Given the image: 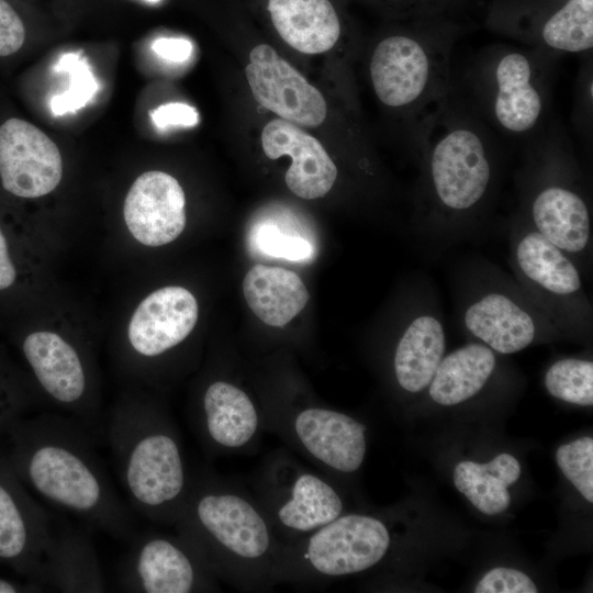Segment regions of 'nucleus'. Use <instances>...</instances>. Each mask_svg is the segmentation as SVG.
I'll return each instance as SVG.
<instances>
[{
  "label": "nucleus",
  "instance_id": "obj_1",
  "mask_svg": "<svg viewBox=\"0 0 593 593\" xmlns=\"http://www.w3.org/2000/svg\"><path fill=\"white\" fill-rule=\"evenodd\" d=\"M174 525L217 580L244 590L273 583L279 540L247 493L208 474L194 478Z\"/></svg>",
  "mask_w": 593,
  "mask_h": 593
},
{
  "label": "nucleus",
  "instance_id": "obj_2",
  "mask_svg": "<svg viewBox=\"0 0 593 593\" xmlns=\"http://www.w3.org/2000/svg\"><path fill=\"white\" fill-rule=\"evenodd\" d=\"M91 428L47 415L25 437L23 467L33 489L54 507L116 538L132 534L131 516L96 451Z\"/></svg>",
  "mask_w": 593,
  "mask_h": 593
},
{
  "label": "nucleus",
  "instance_id": "obj_3",
  "mask_svg": "<svg viewBox=\"0 0 593 593\" xmlns=\"http://www.w3.org/2000/svg\"><path fill=\"white\" fill-rule=\"evenodd\" d=\"M105 433L132 506L149 519L174 524L192 478L172 419L152 405L124 403L107 419Z\"/></svg>",
  "mask_w": 593,
  "mask_h": 593
},
{
  "label": "nucleus",
  "instance_id": "obj_4",
  "mask_svg": "<svg viewBox=\"0 0 593 593\" xmlns=\"http://www.w3.org/2000/svg\"><path fill=\"white\" fill-rule=\"evenodd\" d=\"M390 542V533L379 518L342 514L302 538L279 540L273 583L314 582L368 570L382 560Z\"/></svg>",
  "mask_w": 593,
  "mask_h": 593
},
{
  "label": "nucleus",
  "instance_id": "obj_5",
  "mask_svg": "<svg viewBox=\"0 0 593 593\" xmlns=\"http://www.w3.org/2000/svg\"><path fill=\"white\" fill-rule=\"evenodd\" d=\"M257 494L280 541L302 538L344 511L340 495L323 475L287 457H276L266 467Z\"/></svg>",
  "mask_w": 593,
  "mask_h": 593
},
{
  "label": "nucleus",
  "instance_id": "obj_6",
  "mask_svg": "<svg viewBox=\"0 0 593 593\" xmlns=\"http://www.w3.org/2000/svg\"><path fill=\"white\" fill-rule=\"evenodd\" d=\"M217 578L180 535L149 534L131 547L119 575L124 592L193 593L215 591Z\"/></svg>",
  "mask_w": 593,
  "mask_h": 593
},
{
  "label": "nucleus",
  "instance_id": "obj_7",
  "mask_svg": "<svg viewBox=\"0 0 593 593\" xmlns=\"http://www.w3.org/2000/svg\"><path fill=\"white\" fill-rule=\"evenodd\" d=\"M429 172L443 206L451 211L471 209L485 194L492 175L483 137L463 124L445 127L432 146Z\"/></svg>",
  "mask_w": 593,
  "mask_h": 593
},
{
  "label": "nucleus",
  "instance_id": "obj_8",
  "mask_svg": "<svg viewBox=\"0 0 593 593\" xmlns=\"http://www.w3.org/2000/svg\"><path fill=\"white\" fill-rule=\"evenodd\" d=\"M280 429L314 463L334 472L351 473L360 468L367 450L366 427L351 416L324 406H304Z\"/></svg>",
  "mask_w": 593,
  "mask_h": 593
},
{
  "label": "nucleus",
  "instance_id": "obj_9",
  "mask_svg": "<svg viewBox=\"0 0 593 593\" xmlns=\"http://www.w3.org/2000/svg\"><path fill=\"white\" fill-rule=\"evenodd\" d=\"M63 160L57 145L38 127L16 118L0 126V178L20 198H40L60 182Z\"/></svg>",
  "mask_w": 593,
  "mask_h": 593
},
{
  "label": "nucleus",
  "instance_id": "obj_10",
  "mask_svg": "<svg viewBox=\"0 0 593 593\" xmlns=\"http://www.w3.org/2000/svg\"><path fill=\"white\" fill-rule=\"evenodd\" d=\"M245 75L256 101L283 120L317 126L326 118L321 92L267 44L249 54Z\"/></svg>",
  "mask_w": 593,
  "mask_h": 593
},
{
  "label": "nucleus",
  "instance_id": "obj_11",
  "mask_svg": "<svg viewBox=\"0 0 593 593\" xmlns=\"http://www.w3.org/2000/svg\"><path fill=\"white\" fill-rule=\"evenodd\" d=\"M436 70L430 47L406 35L382 40L370 60L373 90L390 108H405L423 101L434 86Z\"/></svg>",
  "mask_w": 593,
  "mask_h": 593
},
{
  "label": "nucleus",
  "instance_id": "obj_12",
  "mask_svg": "<svg viewBox=\"0 0 593 593\" xmlns=\"http://www.w3.org/2000/svg\"><path fill=\"white\" fill-rule=\"evenodd\" d=\"M22 350L45 393L92 429L97 422L87 401L88 378L77 349L58 334L41 331L25 337Z\"/></svg>",
  "mask_w": 593,
  "mask_h": 593
},
{
  "label": "nucleus",
  "instance_id": "obj_13",
  "mask_svg": "<svg viewBox=\"0 0 593 593\" xmlns=\"http://www.w3.org/2000/svg\"><path fill=\"white\" fill-rule=\"evenodd\" d=\"M186 197L178 180L163 171H147L133 182L124 201V221L135 239L157 247L184 230Z\"/></svg>",
  "mask_w": 593,
  "mask_h": 593
},
{
  "label": "nucleus",
  "instance_id": "obj_14",
  "mask_svg": "<svg viewBox=\"0 0 593 593\" xmlns=\"http://www.w3.org/2000/svg\"><path fill=\"white\" fill-rule=\"evenodd\" d=\"M198 302L182 287H165L147 295L135 310L127 329L132 349L155 358L182 343L198 321Z\"/></svg>",
  "mask_w": 593,
  "mask_h": 593
},
{
  "label": "nucleus",
  "instance_id": "obj_15",
  "mask_svg": "<svg viewBox=\"0 0 593 593\" xmlns=\"http://www.w3.org/2000/svg\"><path fill=\"white\" fill-rule=\"evenodd\" d=\"M261 146L270 159L292 158L286 183L295 195L309 200L321 198L334 186L336 165L322 144L296 124L283 119L270 121L262 130Z\"/></svg>",
  "mask_w": 593,
  "mask_h": 593
},
{
  "label": "nucleus",
  "instance_id": "obj_16",
  "mask_svg": "<svg viewBox=\"0 0 593 593\" xmlns=\"http://www.w3.org/2000/svg\"><path fill=\"white\" fill-rule=\"evenodd\" d=\"M193 423L208 448L226 451L250 446L261 430L262 419L243 389L216 380L206 387Z\"/></svg>",
  "mask_w": 593,
  "mask_h": 593
},
{
  "label": "nucleus",
  "instance_id": "obj_17",
  "mask_svg": "<svg viewBox=\"0 0 593 593\" xmlns=\"http://www.w3.org/2000/svg\"><path fill=\"white\" fill-rule=\"evenodd\" d=\"M492 83L491 108L497 124L513 134L534 128L544 111V99L529 58L519 52L503 54L494 64Z\"/></svg>",
  "mask_w": 593,
  "mask_h": 593
},
{
  "label": "nucleus",
  "instance_id": "obj_18",
  "mask_svg": "<svg viewBox=\"0 0 593 593\" xmlns=\"http://www.w3.org/2000/svg\"><path fill=\"white\" fill-rule=\"evenodd\" d=\"M42 582L64 593L104 592L105 580L91 538L72 527L53 530L43 558Z\"/></svg>",
  "mask_w": 593,
  "mask_h": 593
},
{
  "label": "nucleus",
  "instance_id": "obj_19",
  "mask_svg": "<svg viewBox=\"0 0 593 593\" xmlns=\"http://www.w3.org/2000/svg\"><path fill=\"white\" fill-rule=\"evenodd\" d=\"M0 481V558L25 563L42 581V563L52 536L48 515Z\"/></svg>",
  "mask_w": 593,
  "mask_h": 593
},
{
  "label": "nucleus",
  "instance_id": "obj_20",
  "mask_svg": "<svg viewBox=\"0 0 593 593\" xmlns=\"http://www.w3.org/2000/svg\"><path fill=\"white\" fill-rule=\"evenodd\" d=\"M268 11L280 36L302 53L326 52L339 38V19L329 0H269Z\"/></svg>",
  "mask_w": 593,
  "mask_h": 593
},
{
  "label": "nucleus",
  "instance_id": "obj_21",
  "mask_svg": "<svg viewBox=\"0 0 593 593\" xmlns=\"http://www.w3.org/2000/svg\"><path fill=\"white\" fill-rule=\"evenodd\" d=\"M244 298L254 314L265 324L282 327L306 305L310 294L293 271L257 264L243 279Z\"/></svg>",
  "mask_w": 593,
  "mask_h": 593
},
{
  "label": "nucleus",
  "instance_id": "obj_22",
  "mask_svg": "<svg viewBox=\"0 0 593 593\" xmlns=\"http://www.w3.org/2000/svg\"><path fill=\"white\" fill-rule=\"evenodd\" d=\"M463 320L469 332L501 354L519 351L536 336L530 314L501 293H490L473 302Z\"/></svg>",
  "mask_w": 593,
  "mask_h": 593
},
{
  "label": "nucleus",
  "instance_id": "obj_23",
  "mask_svg": "<svg viewBox=\"0 0 593 593\" xmlns=\"http://www.w3.org/2000/svg\"><path fill=\"white\" fill-rule=\"evenodd\" d=\"M536 231L562 251L580 253L590 239V214L583 199L562 186H548L533 200Z\"/></svg>",
  "mask_w": 593,
  "mask_h": 593
},
{
  "label": "nucleus",
  "instance_id": "obj_24",
  "mask_svg": "<svg viewBox=\"0 0 593 593\" xmlns=\"http://www.w3.org/2000/svg\"><path fill=\"white\" fill-rule=\"evenodd\" d=\"M446 348L441 323L434 316L414 318L400 338L394 354L395 378L402 389L416 393L430 383Z\"/></svg>",
  "mask_w": 593,
  "mask_h": 593
},
{
  "label": "nucleus",
  "instance_id": "obj_25",
  "mask_svg": "<svg viewBox=\"0 0 593 593\" xmlns=\"http://www.w3.org/2000/svg\"><path fill=\"white\" fill-rule=\"evenodd\" d=\"M495 367L491 348L469 344L443 358L429 385V395L438 404L455 405L475 395Z\"/></svg>",
  "mask_w": 593,
  "mask_h": 593
},
{
  "label": "nucleus",
  "instance_id": "obj_26",
  "mask_svg": "<svg viewBox=\"0 0 593 593\" xmlns=\"http://www.w3.org/2000/svg\"><path fill=\"white\" fill-rule=\"evenodd\" d=\"M521 474L519 462L510 454H501L488 463L461 461L454 470V483L483 514L496 515L510 506L507 490Z\"/></svg>",
  "mask_w": 593,
  "mask_h": 593
},
{
  "label": "nucleus",
  "instance_id": "obj_27",
  "mask_svg": "<svg viewBox=\"0 0 593 593\" xmlns=\"http://www.w3.org/2000/svg\"><path fill=\"white\" fill-rule=\"evenodd\" d=\"M516 261L528 280L551 294L571 295L581 289L575 266L537 231L521 238L516 247Z\"/></svg>",
  "mask_w": 593,
  "mask_h": 593
},
{
  "label": "nucleus",
  "instance_id": "obj_28",
  "mask_svg": "<svg viewBox=\"0 0 593 593\" xmlns=\"http://www.w3.org/2000/svg\"><path fill=\"white\" fill-rule=\"evenodd\" d=\"M542 43L551 49L582 53L593 46V0H568L542 25Z\"/></svg>",
  "mask_w": 593,
  "mask_h": 593
},
{
  "label": "nucleus",
  "instance_id": "obj_29",
  "mask_svg": "<svg viewBox=\"0 0 593 593\" xmlns=\"http://www.w3.org/2000/svg\"><path fill=\"white\" fill-rule=\"evenodd\" d=\"M545 385L552 396L564 402L592 405L593 362L574 358L558 360L547 370Z\"/></svg>",
  "mask_w": 593,
  "mask_h": 593
},
{
  "label": "nucleus",
  "instance_id": "obj_30",
  "mask_svg": "<svg viewBox=\"0 0 593 593\" xmlns=\"http://www.w3.org/2000/svg\"><path fill=\"white\" fill-rule=\"evenodd\" d=\"M56 70L68 74L69 89L52 99L51 110L54 115L75 112L92 100L99 86L83 58L74 53L64 54Z\"/></svg>",
  "mask_w": 593,
  "mask_h": 593
},
{
  "label": "nucleus",
  "instance_id": "obj_31",
  "mask_svg": "<svg viewBox=\"0 0 593 593\" xmlns=\"http://www.w3.org/2000/svg\"><path fill=\"white\" fill-rule=\"evenodd\" d=\"M251 243L264 255L291 261L307 260L313 257L312 243L298 234L284 232L278 224L264 221L251 230Z\"/></svg>",
  "mask_w": 593,
  "mask_h": 593
},
{
  "label": "nucleus",
  "instance_id": "obj_32",
  "mask_svg": "<svg viewBox=\"0 0 593 593\" xmlns=\"http://www.w3.org/2000/svg\"><path fill=\"white\" fill-rule=\"evenodd\" d=\"M559 468L583 497L593 502V440L583 437L560 446L556 452Z\"/></svg>",
  "mask_w": 593,
  "mask_h": 593
},
{
  "label": "nucleus",
  "instance_id": "obj_33",
  "mask_svg": "<svg viewBox=\"0 0 593 593\" xmlns=\"http://www.w3.org/2000/svg\"><path fill=\"white\" fill-rule=\"evenodd\" d=\"M537 591L529 577L510 568L490 570L474 589L475 593H536Z\"/></svg>",
  "mask_w": 593,
  "mask_h": 593
},
{
  "label": "nucleus",
  "instance_id": "obj_34",
  "mask_svg": "<svg viewBox=\"0 0 593 593\" xmlns=\"http://www.w3.org/2000/svg\"><path fill=\"white\" fill-rule=\"evenodd\" d=\"M25 40V29L22 20L12 7L0 0V57L18 52Z\"/></svg>",
  "mask_w": 593,
  "mask_h": 593
},
{
  "label": "nucleus",
  "instance_id": "obj_35",
  "mask_svg": "<svg viewBox=\"0 0 593 593\" xmlns=\"http://www.w3.org/2000/svg\"><path fill=\"white\" fill-rule=\"evenodd\" d=\"M150 116L158 128L193 126L199 122L197 110L191 105L180 102L159 105L150 112Z\"/></svg>",
  "mask_w": 593,
  "mask_h": 593
},
{
  "label": "nucleus",
  "instance_id": "obj_36",
  "mask_svg": "<svg viewBox=\"0 0 593 593\" xmlns=\"http://www.w3.org/2000/svg\"><path fill=\"white\" fill-rule=\"evenodd\" d=\"M153 51L164 59L181 63L190 58L192 43L182 37H160L153 43Z\"/></svg>",
  "mask_w": 593,
  "mask_h": 593
},
{
  "label": "nucleus",
  "instance_id": "obj_37",
  "mask_svg": "<svg viewBox=\"0 0 593 593\" xmlns=\"http://www.w3.org/2000/svg\"><path fill=\"white\" fill-rule=\"evenodd\" d=\"M16 277V270L9 255L5 236L0 228V291L11 287Z\"/></svg>",
  "mask_w": 593,
  "mask_h": 593
},
{
  "label": "nucleus",
  "instance_id": "obj_38",
  "mask_svg": "<svg viewBox=\"0 0 593 593\" xmlns=\"http://www.w3.org/2000/svg\"><path fill=\"white\" fill-rule=\"evenodd\" d=\"M18 592L16 588L8 582L7 580L0 579V593H15Z\"/></svg>",
  "mask_w": 593,
  "mask_h": 593
},
{
  "label": "nucleus",
  "instance_id": "obj_39",
  "mask_svg": "<svg viewBox=\"0 0 593 593\" xmlns=\"http://www.w3.org/2000/svg\"><path fill=\"white\" fill-rule=\"evenodd\" d=\"M146 1H149V2H158L159 0H146Z\"/></svg>",
  "mask_w": 593,
  "mask_h": 593
}]
</instances>
